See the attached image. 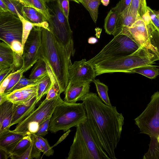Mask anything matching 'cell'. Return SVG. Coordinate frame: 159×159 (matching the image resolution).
<instances>
[{
  "mask_svg": "<svg viewBox=\"0 0 159 159\" xmlns=\"http://www.w3.org/2000/svg\"><path fill=\"white\" fill-rule=\"evenodd\" d=\"M38 102L36 96L26 104H14L10 126L20 123L27 118L35 109Z\"/></svg>",
  "mask_w": 159,
  "mask_h": 159,
  "instance_id": "cell-16",
  "label": "cell"
},
{
  "mask_svg": "<svg viewBox=\"0 0 159 159\" xmlns=\"http://www.w3.org/2000/svg\"><path fill=\"white\" fill-rule=\"evenodd\" d=\"M101 2L103 5L107 6L110 2V0H101Z\"/></svg>",
  "mask_w": 159,
  "mask_h": 159,
  "instance_id": "cell-52",
  "label": "cell"
},
{
  "mask_svg": "<svg viewBox=\"0 0 159 159\" xmlns=\"http://www.w3.org/2000/svg\"><path fill=\"white\" fill-rule=\"evenodd\" d=\"M43 1H44L45 2H48L52 0H43Z\"/></svg>",
  "mask_w": 159,
  "mask_h": 159,
  "instance_id": "cell-55",
  "label": "cell"
},
{
  "mask_svg": "<svg viewBox=\"0 0 159 159\" xmlns=\"http://www.w3.org/2000/svg\"><path fill=\"white\" fill-rule=\"evenodd\" d=\"M23 25L19 16L10 11H0V39L11 46L17 40L22 43Z\"/></svg>",
  "mask_w": 159,
  "mask_h": 159,
  "instance_id": "cell-11",
  "label": "cell"
},
{
  "mask_svg": "<svg viewBox=\"0 0 159 159\" xmlns=\"http://www.w3.org/2000/svg\"><path fill=\"white\" fill-rule=\"evenodd\" d=\"M128 30L141 46L159 52V32L150 22L148 23L142 19H138L128 28Z\"/></svg>",
  "mask_w": 159,
  "mask_h": 159,
  "instance_id": "cell-10",
  "label": "cell"
},
{
  "mask_svg": "<svg viewBox=\"0 0 159 159\" xmlns=\"http://www.w3.org/2000/svg\"><path fill=\"white\" fill-rule=\"evenodd\" d=\"M139 19H142L138 15L126 8L119 14L116 30L113 35L114 36L123 30H128V28Z\"/></svg>",
  "mask_w": 159,
  "mask_h": 159,
  "instance_id": "cell-19",
  "label": "cell"
},
{
  "mask_svg": "<svg viewBox=\"0 0 159 159\" xmlns=\"http://www.w3.org/2000/svg\"><path fill=\"white\" fill-rule=\"evenodd\" d=\"M156 14L157 15V16H158V18H159V11H155Z\"/></svg>",
  "mask_w": 159,
  "mask_h": 159,
  "instance_id": "cell-54",
  "label": "cell"
},
{
  "mask_svg": "<svg viewBox=\"0 0 159 159\" xmlns=\"http://www.w3.org/2000/svg\"><path fill=\"white\" fill-rule=\"evenodd\" d=\"M14 104L7 100L0 105V133L9 130Z\"/></svg>",
  "mask_w": 159,
  "mask_h": 159,
  "instance_id": "cell-18",
  "label": "cell"
},
{
  "mask_svg": "<svg viewBox=\"0 0 159 159\" xmlns=\"http://www.w3.org/2000/svg\"><path fill=\"white\" fill-rule=\"evenodd\" d=\"M39 83L29 85L9 93L5 94L7 100L17 105L28 103L36 96Z\"/></svg>",
  "mask_w": 159,
  "mask_h": 159,
  "instance_id": "cell-15",
  "label": "cell"
},
{
  "mask_svg": "<svg viewBox=\"0 0 159 159\" xmlns=\"http://www.w3.org/2000/svg\"><path fill=\"white\" fill-rule=\"evenodd\" d=\"M24 72V70L21 69L15 71L5 91L4 94H7L10 93L12 88L18 82Z\"/></svg>",
  "mask_w": 159,
  "mask_h": 159,
  "instance_id": "cell-35",
  "label": "cell"
},
{
  "mask_svg": "<svg viewBox=\"0 0 159 159\" xmlns=\"http://www.w3.org/2000/svg\"><path fill=\"white\" fill-rule=\"evenodd\" d=\"M58 1L63 13L68 19L70 10L69 0H58Z\"/></svg>",
  "mask_w": 159,
  "mask_h": 159,
  "instance_id": "cell-44",
  "label": "cell"
},
{
  "mask_svg": "<svg viewBox=\"0 0 159 159\" xmlns=\"http://www.w3.org/2000/svg\"><path fill=\"white\" fill-rule=\"evenodd\" d=\"M18 15L21 20L23 25V33L22 43L24 47L25 44L34 26H39L47 29H50L47 21L41 23H34L26 20L19 13Z\"/></svg>",
  "mask_w": 159,
  "mask_h": 159,
  "instance_id": "cell-24",
  "label": "cell"
},
{
  "mask_svg": "<svg viewBox=\"0 0 159 159\" xmlns=\"http://www.w3.org/2000/svg\"><path fill=\"white\" fill-rule=\"evenodd\" d=\"M0 159L2 158L7 159L10 157L9 155L4 150L0 149Z\"/></svg>",
  "mask_w": 159,
  "mask_h": 159,
  "instance_id": "cell-49",
  "label": "cell"
},
{
  "mask_svg": "<svg viewBox=\"0 0 159 159\" xmlns=\"http://www.w3.org/2000/svg\"><path fill=\"white\" fill-rule=\"evenodd\" d=\"M75 52L64 45L50 29L42 27L38 58L46 63L52 83L59 88L61 93L64 92L69 83L68 69L72 64L71 57Z\"/></svg>",
  "mask_w": 159,
  "mask_h": 159,
  "instance_id": "cell-2",
  "label": "cell"
},
{
  "mask_svg": "<svg viewBox=\"0 0 159 159\" xmlns=\"http://www.w3.org/2000/svg\"><path fill=\"white\" fill-rule=\"evenodd\" d=\"M42 27H34L25 42L22 58L23 64L21 68L25 72L30 69L39 59L38 53L41 43Z\"/></svg>",
  "mask_w": 159,
  "mask_h": 159,
  "instance_id": "cell-12",
  "label": "cell"
},
{
  "mask_svg": "<svg viewBox=\"0 0 159 159\" xmlns=\"http://www.w3.org/2000/svg\"><path fill=\"white\" fill-rule=\"evenodd\" d=\"M98 39L94 37H90L88 39V43L89 44H94L98 42Z\"/></svg>",
  "mask_w": 159,
  "mask_h": 159,
  "instance_id": "cell-50",
  "label": "cell"
},
{
  "mask_svg": "<svg viewBox=\"0 0 159 159\" xmlns=\"http://www.w3.org/2000/svg\"><path fill=\"white\" fill-rule=\"evenodd\" d=\"M63 101L60 95L50 100L45 98L12 131L25 135L36 134L39 124L52 115L55 107Z\"/></svg>",
  "mask_w": 159,
  "mask_h": 159,
  "instance_id": "cell-8",
  "label": "cell"
},
{
  "mask_svg": "<svg viewBox=\"0 0 159 159\" xmlns=\"http://www.w3.org/2000/svg\"><path fill=\"white\" fill-rule=\"evenodd\" d=\"M14 52V60L13 64L11 66L12 69V71H15L20 69L22 67L23 61L22 57L18 54Z\"/></svg>",
  "mask_w": 159,
  "mask_h": 159,
  "instance_id": "cell-39",
  "label": "cell"
},
{
  "mask_svg": "<svg viewBox=\"0 0 159 159\" xmlns=\"http://www.w3.org/2000/svg\"><path fill=\"white\" fill-rule=\"evenodd\" d=\"M7 101L6 94L4 93L0 94V105Z\"/></svg>",
  "mask_w": 159,
  "mask_h": 159,
  "instance_id": "cell-51",
  "label": "cell"
},
{
  "mask_svg": "<svg viewBox=\"0 0 159 159\" xmlns=\"http://www.w3.org/2000/svg\"><path fill=\"white\" fill-rule=\"evenodd\" d=\"M0 11H9L8 8L2 0H0Z\"/></svg>",
  "mask_w": 159,
  "mask_h": 159,
  "instance_id": "cell-48",
  "label": "cell"
},
{
  "mask_svg": "<svg viewBox=\"0 0 159 159\" xmlns=\"http://www.w3.org/2000/svg\"><path fill=\"white\" fill-rule=\"evenodd\" d=\"M76 127L67 159H111L87 119Z\"/></svg>",
  "mask_w": 159,
  "mask_h": 159,
  "instance_id": "cell-3",
  "label": "cell"
},
{
  "mask_svg": "<svg viewBox=\"0 0 159 159\" xmlns=\"http://www.w3.org/2000/svg\"><path fill=\"white\" fill-rule=\"evenodd\" d=\"M70 131V130L69 129L68 131H66L63 135H62L60 137V138L58 140L57 142L54 145L52 146V147L53 148V147H55L59 143H60L62 141H63L68 136Z\"/></svg>",
  "mask_w": 159,
  "mask_h": 159,
  "instance_id": "cell-47",
  "label": "cell"
},
{
  "mask_svg": "<svg viewBox=\"0 0 159 159\" xmlns=\"http://www.w3.org/2000/svg\"><path fill=\"white\" fill-rule=\"evenodd\" d=\"M34 134L36 139L40 142L43 147V155L47 157L53 155L54 153V150L52 149L53 148L50 146L47 140L42 136L37 135L35 134Z\"/></svg>",
  "mask_w": 159,
  "mask_h": 159,
  "instance_id": "cell-36",
  "label": "cell"
},
{
  "mask_svg": "<svg viewBox=\"0 0 159 159\" xmlns=\"http://www.w3.org/2000/svg\"><path fill=\"white\" fill-rule=\"evenodd\" d=\"M46 3L50 15L47 21L50 29L64 45L75 52L72 32L68 19L63 13L58 0H52Z\"/></svg>",
  "mask_w": 159,
  "mask_h": 159,
  "instance_id": "cell-7",
  "label": "cell"
},
{
  "mask_svg": "<svg viewBox=\"0 0 159 159\" xmlns=\"http://www.w3.org/2000/svg\"><path fill=\"white\" fill-rule=\"evenodd\" d=\"M90 81L69 82L64 92V101L70 103H75L81 101L89 92Z\"/></svg>",
  "mask_w": 159,
  "mask_h": 159,
  "instance_id": "cell-14",
  "label": "cell"
},
{
  "mask_svg": "<svg viewBox=\"0 0 159 159\" xmlns=\"http://www.w3.org/2000/svg\"><path fill=\"white\" fill-rule=\"evenodd\" d=\"M12 71V69L11 67L0 70V84L5 77Z\"/></svg>",
  "mask_w": 159,
  "mask_h": 159,
  "instance_id": "cell-46",
  "label": "cell"
},
{
  "mask_svg": "<svg viewBox=\"0 0 159 159\" xmlns=\"http://www.w3.org/2000/svg\"><path fill=\"white\" fill-rule=\"evenodd\" d=\"M30 134L24 136L14 144L3 148L10 156V158L15 159L22 154L29 147L32 142Z\"/></svg>",
  "mask_w": 159,
  "mask_h": 159,
  "instance_id": "cell-17",
  "label": "cell"
},
{
  "mask_svg": "<svg viewBox=\"0 0 159 159\" xmlns=\"http://www.w3.org/2000/svg\"><path fill=\"white\" fill-rule=\"evenodd\" d=\"M147 7L146 0H131L126 8L138 15L145 21L148 17Z\"/></svg>",
  "mask_w": 159,
  "mask_h": 159,
  "instance_id": "cell-22",
  "label": "cell"
},
{
  "mask_svg": "<svg viewBox=\"0 0 159 159\" xmlns=\"http://www.w3.org/2000/svg\"><path fill=\"white\" fill-rule=\"evenodd\" d=\"M52 115L49 116L39 124L38 130L37 133L35 134L36 135L44 136L48 134Z\"/></svg>",
  "mask_w": 159,
  "mask_h": 159,
  "instance_id": "cell-37",
  "label": "cell"
},
{
  "mask_svg": "<svg viewBox=\"0 0 159 159\" xmlns=\"http://www.w3.org/2000/svg\"><path fill=\"white\" fill-rule=\"evenodd\" d=\"M14 52L11 46L3 41L0 43V70L11 67L13 62Z\"/></svg>",
  "mask_w": 159,
  "mask_h": 159,
  "instance_id": "cell-20",
  "label": "cell"
},
{
  "mask_svg": "<svg viewBox=\"0 0 159 159\" xmlns=\"http://www.w3.org/2000/svg\"><path fill=\"white\" fill-rule=\"evenodd\" d=\"M11 47L13 52L22 56L24 47L21 42L17 40H14L11 43Z\"/></svg>",
  "mask_w": 159,
  "mask_h": 159,
  "instance_id": "cell-41",
  "label": "cell"
},
{
  "mask_svg": "<svg viewBox=\"0 0 159 159\" xmlns=\"http://www.w3.org/2000/svg\"><path fill=\"white\" fill-rule=\"evenodd\" d=\"M119 14L111 8L106 17L104 24L105 32L108 34H113L116 29Z\"/></svg>",
  "mask_w": 159,
  "mask_h": 159,
  "instance_id": "cell-26",
  "label": "cell"
},
{
  "mask_svg": "<svg viewBox=\"0 0 159 159\" xmlns=\"http://www.w3.org/2000/svg\"><path fill=\"white\" fill-rule=\"evenodd\" d=\"M15 71H12L3 80L0 84V94H3L9 82L13 76Z\"/></svg>",
  "mask_w": 159,
  "mask_h": 159,
  "instance_id": "cell-45",
  "label": "cell"
},
{
  "mask_svg": "<svg viewBox=\"0 0 159 159\" xmlns=\"http://www.w3.org/2000/svg\"><path fill=\"white\" fill-rule=\"evenodd\" d=\"M61 93L59 88L52 83L51 87L47 94L45 98L48 100L51 99L60 95Z\"/></svg>",
  "mask_w": 159,
  "mask_h": 159,
  "instance_id": "cell-40",
  "label": "cell"
},
{
  "mask_svg": "<svg viewBox=\"0 0 159 159\" xmlns=\"http://www.w3.org/2000/svg\"><path fill=\"white\" fill-rule=\"evenodd\" d=\"M45 77L39 79H33L29 78L27 79L23 75L17 83L11 89L10 93L28 85L38 83L41 82Z\"/></svg>",
  "mask_w": 159,
  "mask_h": 159,
  "instance_id": "cell-34",
  "label": "cell"
},
{
  "mask_svg": "<svg viewBox=\"0 0 159 159\" xmlns=\"http://www.w3.org/2000/svg\"><path fill=\"white\" fill-rule=\"evenodd\" d=\"M159 60V52L145 46L133 53L114 59L105 60L93 65L96 76L102 74L123 72L129 73L135 68L151 65Z\"/></svg>",
  "mask_w": 159,
  "mask_h": 159,
  "instance_id": "cell-4",
  "label": "cell"
},
{
  "mask_svg": "<svg viewBox=\"0 0 159 159\" xmlns=\"http://www.w3.org/2000/svg\"><path fill=\"white\" fill-rule=\"evenodd\" d=\"M89 12L90 16L95 23L98 17V9L101 0H79Z\"/></svg>",
  "mask_w": 159,
  "mask_h": 159,
  "instance_id": "cell-29",
  "label": "cell"
},
{
  "mask_svg": "<svg viewBox=\"0 0 159 159\" xmlns=\"http://www.w3.org/2000/svg\"><path fill=\"white\" fill-rule=\"evenodd\" d=\"M131 1V0H121L112 8L119 14L127 7Z\"/></svg>",
  "mask_w": 159,
  "mask_h": 159,
  "instance_id": "cell-42",
  "label": "cell"
},
{
  "mask_svg": "<svg viewBox=\"0 0 159 159\" xmlns=\"http://www.w3.org/2000/svg\"><path fill=\"white\" fill-rule=\"evenodd\" d=\"M150 138L149 148L143 156V159H159V133Z\"/></svg>",
  "mask_w": 159,
  "mask_h": 159,
  "instance_id": "cell-25",
  "label": "cell"
},
{
  "mask_svg": "<svg viewBox=\"0 0 159 159\" xmlns=\"http://www.w3.org/2000/svg\"><path fill=\"white\" fill-rule=\"evenodd\" d=\"M141 46L129 31L120 33L114 36L97 55L87 62L93 65L105 60L128 56L134 52Z\"/></svg>",
  "mask_w": 159,
  "mask_h": 159,
  "instance_id": "cell-6",
  "label": "cell"
},
{
  "mask_svg": "<svg viewBox=\"0 0 159 159\" xmlns=\"http://www.w3.org/2000/svg\"><path fill=\"white\" fill-rule=\"evenodd\" d=\"M71 0L75 2H76V3H77L78 4L80 3L79 0Z\"/></svg>",
  "mask_w": 159,
  "mask_h": 159,
  "instance_id": "cell-53",
  "label": "cell"
},
{
  "mask_svg": "<svg viewBox=\"0 0 159 159\" xmlns=\"http://www.w3.org/2000/svg\"><path fill=\"white\" fill-rule=\"evenodd\" d=\"M48 75L45 62L42 59H39L32 69L29 76L30 79H39Z\"/></svg>",
  "mask_w": 159,
  "mask_h": 159,
  "instance_id": "cell-28",
  "label": "cell"
},
{
  "mask_svg": "<svg viewBox=\"0 0 159 159\" xmlns=\"http://www.w3.org/2000/svg\"><path fill=\"white\" fill-rule=\"evenodd\" d=\"M33 158V143H31L28 148L21 155L16 157L15 159H32Z\"/></svg>",
  "mask_w": 159,
  "mask_h": 159,
  "instance_id": "cell-43",
  "label": "cell"
},
{
  "mask_svg": "<svg viewBox=\"0 0 159 159\" xmlns=\"http://www.w3.org/2000/svg\"><path fill=\"white\" fill-rule=\"evenodd\" d=\"M96 76L93 65L88 62L85 59L75 61L68 69L69 82H93Z\"/></svg>",
  "mask_w": 159,
  "mask_h": 159,
  "instance_id": "cell-13",
  "label": "cell"
},
{
  "mask_svg": "<svg viewBox=\"0 0 159 159\" xmlns=\"http://www.w3.org/2000/svg\"><path fill=\"white\" fill-rule=\"evenodd\" d=\"M134 120L140 133L150 137L159 133V91L152 95L144 110Z\"/></svg>",
  "mask_w": 159,
  "mask_h": 159,
  "instance_id": "cell-9",
  "label": "cell"
},
{
  "mask_svg": "<svg viewBox=\"0 0 159 159\" xmlns=\"http://www.w3.org/2000/svg\"><path fill=\"white\" fill-rule=\"evenodd\" d=\"M87 120L111 159H116L115 150L120 140L124 118L115 106L104 104L97 94L89 92L81 100Z\"/></svg>",
  "mask_w": 159,
  "mask_h": 159,
  "instance_id": "cell-1",
  "label": "cell"
},
{
  "mask_svg": "<svg viewBox=\"0 0 159 159\" xmlns=\"http://www.w3.org/2000/svg\"><path fill=\"white\" fill-rule=\"evenodd\" d=\"M139 73L149 79H154L159 75V69L152 65L143 66L131 70L130 73Z\"/></svg>",
  "mask_w": 159,
  "mask_h": 159,
  "instance_id": "cell-30",
  "label": "cell"
},
{
  "mask_svg": "<svg viewBox=\"0 0 159 159\" xmlns=\"http://www.w3.org/2000/svg\"><path fill=\"white\" fill-rule=\"evenodd\" d=\"M52 80L49 75L45 77L38 84L36 98L38 102L41 98L47 94L52 84Z\"/></svg>",
  "mask_w": 159,
  "mask_h": 159,
  "instance_id": "cell-32",
  "label": "cell"
},
{
  "mask_svg": "<svg viewBox=\"0 0 159 159\" xmlns=\"http://www.w3.org/2000/svg\"><path fill=\"white\" fill-rule=\"evenodd\" d=\"M23 6L33 8L41 13L47 18H49L50 15L46 5L43 0H19Z\"/></svg>",
  "mask_w": 159,
  "mask_h": 159,
  "instance_id": "cell-27",
  "label": "cell"
},
{
  "mask_svg": "<svg viewBox=\"0 0 159 159\" xmlns=\"http://www.w3.org/2000/svg\"><path fill=\"white\" fill-rule=\"evenodd\" d=\"M5 3L9 11L18 16L19 13L23 17L22 10L23 5L19 0H2Z\"/></svg>",
  "mask_w": 159,
  "mask_h": 159,
  "instance_id": "cell-33",
  "label": "cell"
},
{
  "mask_svg": "<svg viewBox=\"0 0 159 159\" xmlns=\"http://www.w3.org/2000/svg\"><path fill=\"white\" fill-rule=\"evenodd\" d=\"M94 83L98 97L103 103L107 106H112L108 94V86L101 82L99 79H94Z\"/></svg>",
  "mask_w": 159,
  "mask_h": 159,
  "instance_id": "cell-31",
  "label": "cell"
},
{
  "mask_svg": "<svg viewBox=\"0 0 159 159\" xmlns=\"http://www.w3.org/2000/svg\"><path fill=\"white\" fill-rule=\"evenodd\" d=\"M147 12L151 23L154 27L159 32V18L157 16L155 11L147 7Z\"/></svg>",
  "mask_w": 159,
  "mask_h": 159,
  "instance_id": "cell-38",
  "label": "cell"
},
{
  "mask_svg": "<svg viewBox=\"0 0 159 159\" xmlns=\"http://www.w3.org/2000/svg\"><path fill=\"white\" fill-rule=\"evenodd\" d=\"M87 119L83 103H70L63 101L55 108L51 117L49 131L55 133L68 131Z\"/></svg>",
  "mask_w": 159,
  "mask_h": 159,
  "instance_id": "cell-5",
  "label": "cell"
},
{
  "mask_svg": "<svg viewBox=\"0 0 159 159\" xmlns=\"http://www.w3.org/2000/svg\"><path fill=\"white\" fill-rule=\"evenodd\" d=\"M23 17L27 20L34 23H41L47 21L46 17L36 9L24 6L22 10Z\"/></svg>",
  "mask_w": 159,
  "mask_h": 159,
  "instance_id": "cell-21",
  "label": "cell"
},
{
  "mask_svg": "<svg viewBox=\"0 0 159 159\" xmlns=\"http://www.w3.org/2000/svg\"><path fill=\"white\" fill-rule=\"evenodd\" d=\"M25 136L13 132L10 129L0 133V148H4L14 144Z\"/></svg>",
  "mask_w": 159,
  "mask_h": 159,
  "instance_id": "cell-23",
  "label": "cell"
}]
</instances>
